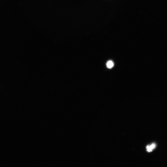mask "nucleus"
I'll use <instances>...</instances> for the list:
<instances>
[{"label": "nucleus", "instance_id": "f257e3e1", "mask_svg": "<svg viewBox=\"0 0 167 167\" xmlns=\"http://www.w3.org/2000/svg\"><path fill=\"white\" fill-rule=\"evenodd\" d=\"M107 66L108 68H111L113 67L114 63L112 61H109L107 62Z\"/></svg>", "mask_w": 167, "mask_h": 167}, {"label": "nucleus", "instance_id": "f03ea898", "mask_svg": "<svg viewBox=\"0 0 167 167\" xmlns=\"http://www.w3.org/2000/svg\"><path fill=\"white\" fill-rule=\"evenodd\" d=\"M147 150L149 152H152L153 149L150 146H148L146 147Z\"/></svg>", "mask_w": 167, "mask_h": 167}]
</instances>
